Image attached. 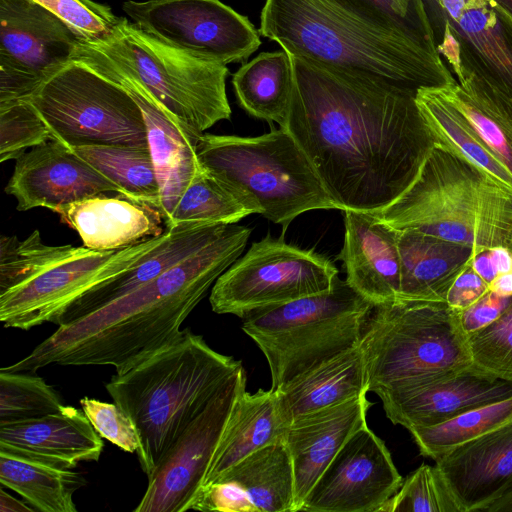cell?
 Returning a JSON list of instances; mask_svg holds the SVG:
<instances>
[{
	"label": "cell",
	"mask_w": 512,
	"mask_h": 512,
	"mask_svg": "<svg viewBox=\"0 0 512 512\" xmlns=\"http://www.w3.org/2000/svg\"><path fill=\"white\" fill-rule=\"evenodd\" d=\"M285 128L338 210L377 212L416 179L436 144L416 93L289 55Z\"/></svg>",
	"instance_id": "obj_1"
},
{
	"label": "cell",
	"mask_w": 512,
	"mask_h": 512,
	"mask_svg": "<svg viewBox=\"0 0 512 512\" xmlns=\"http://www.w3.org/2000/svg\"><path fill=\"white\" fill-rule=\"evenodd\" d=\"M252 230L229 224L199 251L149 283L58 329L1 369L36 373L50 364L110 365L121 374L172 342L208 289L243 253Z\"/></svg>",
	"instance_id": "obj_2"
},
{
	"label": "cell",
	"mask_w": 512,
	"mask_h": 512,
	"mask_svg": "<svg viewBox=\"0 0 512 512\" xmlns=\"http://www.w3.org/2000/svg\"><path fill=\"white\" fill-rule=\"evenodd\" d=\"M259 32L289 55L413 93L457 83L434 37L364 0H266Z\"/></svg>",
	"instance_id": "obj_3"
},
{
	"label": "cell",
	"mask_w": 512,
	"mask_h": 512,
	"mask_svg": "<svg viewBox=\"0 0 512 512\" xmlns=\"http://www.w3.org/2000/svg\"><path fill=\"white\" fill-rule=\"evenodd\" d=\"M244 367L212 349L201 335L181 330L169 344L105 384L133 420L137 456L148 476L185 428Z\"/></svg>",
	"instance_id": "obj_4"
},
{
	"label": "cell",
	"mask_w": 512,
	"mask_h": 512,
	"mask_svg": "<svg viewBox=\"0 0 512 512\" xmlns=\"http://www.w3.org/2000/svg\"><path fill=\"white\" fill-rule=\"evenodd\" d=\"M372 213L396 230L433 235L475 253L512 250V191L437 143L408 189Z\"/></svg>",
	"instance_id": "obj_5"
},
{
	"label": "cell",
	"mask_w": 512,
	"mask_h": 512,
	"mask_svg": "<svg viewBox=\"0 0 512 512\" xmlns=\"http://www.w3.org/2000/svg\"><path fill=\"white\" fill-rule=\"evenodd\" d=\"M159 236L111 251L45 244L38 230L26 239H0V321L29 330L54 323L66 306L100 281L135 263Z\"/></svg>",
	"instance_id": "obj_6"
},
{
	"label": "cell",
	"mask_w": 512,
	"mask_h": 512,
	"mask_svg": "<svg viewBox=\"0 0 512 512\" xmlns=\"http://www.w3.org/2000/svg\"><path fill=\"white\" fill-rule=\"evenodd\" d=\"M200 167L233 187L275 224L300 214L337 209L312 163L285 129L257 137L202 134L195 146Z\"/></svg>",
	"instance_id": "obj_7"
},
{
	"label": "cell",
	"mask_w": 512,
	"mask_h": 512,
	"mask_svg": "<svg viewBox=\"0 0 512 512\" xmlns=\"http://www.w3.org/2000/svg\"><path fill=\"white\" fill-rule=\"evenodd\" d=\"M369 391L427 380L472 364L460 311L447 300L397 298L375 306L359 342Z\"/></svg>",
	"instance_id": "obj_8"
},
{
	"label": "cell",
	"mask_w": 512,
	"mask_h": 512,
	"mask_svg": "<svg viewBox=\"0 0 512 512\" xmlns=\"http://www.w3.org/2000/svg\"><path fill=\"white\" fill-rule=\"evenodd\" d=\"M374 306L346 280L330 290L242 317V330L264 354L271 388L357 346Z\"/></svg>",
	"instance_id": "obj_9"
},
{
	"label": "cell",
	"mask_w": 512,
	"mask_h": 512,
	"mask_svg": "<svg viewBox=\"0 0 512 512\" xmlns=\"http://www.w3.org/2000/svg\"><path fill=\"white\" fill-rule=\"evenodd\" d=\"M87 44L142 84L195 143L217 122L230 119L226 65L175 49L124 17L107 41Z\"/></svg>",
	"instance_id": "obj_10"
},
{
	"label": "cell",
	"mask_w": 512,
	"mask_h": 512,
	"mask_svg": "<svg viewBox=\"0 0 512 512\" xmlns=\"http://www.w3.org/2000/svg\"><path fill=\"white\" fill-rule=\"evenodd\" d=\"M51 139L74 148L87 145L148 147L142 110L119 83L72 59L29 97Z\"/></svg>",
	"instance_id": "obj_11"
},
{
	"label": "cell",
	"mask_w": 512,
	"mask_h": 512,
	"mask_svg": "<svg viewBox=\"0 0 512 512\" xmlns=\"http://www.w3.org/2000/svg\"><path fill=\"white\" fill-rule=\"evenodd\" d=\"M337 275L327 257L267 234L218 277L209 301L215 313L242 318L257 309L326 292Z\"/></svg>",
	"instance_id": "obj_12"
},
{
	"label": "cell",
	"mask_w": 512,
	"mask_h": 512,
	"mask_svg": "<svg viewBox=\"0 0 512 512\" xmlns=\"http://www.w3.org/2000/svg\"><path fill=\"white\" fill-rule=\"evenodd\" d=\"M122 9L144 32L205 61L242 62L261 45L250 20L220 0H128Z\"/></svg>",
	"instance_id": "obj_13"
},
{
	"label": "cell",
	"mask_w": 512,
	"mask_h": 512,
	"mask_svg": "<svg viewBox=\"0 0 512 512\" xmlns=\"http://www.w3.org/2000/svg\"><path fill=\"white\" fill-rule=\"evenodd\" d=\"M80 42L35 0H0V103L29 97L73 59Z\"/></svg>",
	"instance_id": "obj_14"
},
{
	"label": "cell",
	"mask_w": 512,
	"mask_h": 512,
	"mask_svg": "<svg viewBox=\"0 0 512 512\" xmlns=\"http://www.w3.org/2000/svg\"><path fill=\"white\" fill-rule=\"evenodd\" d=\"M245 388L243 369L185 428L147 476V489L134 512L195 510L214 452L234 404Z\"/></svg>",
	"instance_id": "obj_15"
},
{
	"label": "cell",
	"mask_w": 512,
	"mask_h": 512,
	"mask_svg": "<svg viewBox=\"0 0 512 512\" xmlns=\"http://www.w3.org/2000/svg\"><path fill=\"white\" fill-rule=\"evenodd\" d=\"M402 483L384 441L366 425L342 446L300 511L378 512Z\"/></svg>",
	"instance_id": "obj_16"
},
{
	"label": "cell",
	"mask_w": 512,
	"mask_h": 512,
	"mask_svg": "<svg viewBox=\"0 0 512 512\" xmlns=\"http://www.w3.org/2000/svg\"><path fill=\"white\" fill-rule=\"evenodd\" d=\"M73 59L119 83L140 106L159 184V209L167 224L181 195L201 171L196 143L142 84L98 49L81 41Z\"/></svg>",
	"instance_id": "obj_17"
},
{
	"label": "cell",
	"mask_w": 512,
	"mask_h": 512,
	"mask_svg": "<svg viewBox=\"0 0 512 512\" xmlns=\"http://www.w3.org/2000/svg\"><path fill=\"white\" fill-rule=\"evenodd\" d=\"M387 418L407 430L442 423L465 411L512 397V381L469 366L439 377L375 392Z\"/></svg>",
	"instance_id": "obj_18"
},
{
	"label": "cell",
	"mask_w": 512,
	"mask_h": 512,
	"mask_svg": "<svg viewBox=\"0 0 512 512\" xmlns=\"http://www.w3.org/2000/svg\"><path fill=\"white\" fill-rule=\"evenodd\" d=\"M423 2L431 27H446L459 43L461 71L474 72L512 97V16L494 0Z\"/></svg>",
	"instance_id": "obj_19"
},
{
	"label": "cell",
	"mask_w": 512,
	"mask_h": 512,
	"mask_svg": "<svg viewBox=\"0 0 512 512\" xmlns=\"http://www.w3.org/2000/svg\"><path fill=\"white\" fill-rule=\"evenodd\" d=\"M5 192L16 199L19 211L37 207L53 211L119 189L70 147L49 140L16 159Z\"/></svg>",
	"instance_id": "obj_20"
},
{
	"label": "cell",
	"mask_w": 512,
	"mask_h": 512,
	"mask_svg": "<svg viewBox=\"0 0 512 512\" xmlns=\"http://www.w3.org/2000/svg\"><path fill=\"white\" fill-rule=\"evenodd\" d=\"M229 226L224 223L190 222L166 226L156 243L120 273L91 286L57 317L54 324L74 322L137 290L173 265L199 251Z\"/></svg>",
	"instance_id": "obj_21"
},
{
	"label": "cell",
	"mask_w": 512,
	"mask_h": 512,
	"mask_svg": "<svg viewBox=\"0 0 512 512\" xmlns=\"http://www.w3.org/2000/svg\"><path fill=\"white\" fill-rule=\"evenodd\" d=\"M435 463L461 512L485 511L512 487V419Z\"/></svg>",
	"instance_id": "obj_22"
},
{
	"label": "cell",
	"mask_w": 512,
	"mask_h": 512,
	"mask_svg": "<svg viewBox=\"0 0 512 512\" xmlns=\"http://www.w3.org/2000/svg\"><path fill=\"white\" fill-rule=\"evenodd\" d=\"M344 243L337 256L347 283L374 307L400 294L401 262L398 235L372 212L344 210Z\"/></svg>",
	"instance_id": "obj_23"
},
{
	"label": "cell",
	"mask_w": 512,
	"mask_h": 512,
	"mask_svg": "<svg viewBox=\"0 0 512 512\" xmlns=\"http://www.w3.org/2000/svg\"><path fill=\"white\" fill-rule=\"evenodd\" d=\"M366 395L304 415L288 427L285 443L295 478L296 512L347 440L367 425Z\"/></svg>",
	"instance_id": "obj_24"
},
{
	"label": "cell",
	"mask_w": 512,
	"mask_h": 512,
	"mask_svg": "<svg viewBox=\"0 0 512 512\" xmlns=\"http://www.w3.org/2000/svg\"><path fill=\"white\" fill-rule=\"evenodd\" d=\"M83 410L64 405L58 412L0 426V452L74 469L98 461L104 443Z\"/></svg>",
	"instance_id": "obj_25"
},
{
	"label": "cell",
	"mask_w": 512,
	"mask_h": 512,
	"mask_svg": "<svg viewBox=\"0 0 512 512\" xmlns=\"http://www.w3.org/2000/svg\"><path fill=\"white\" fill-rule=\"evenodd\" d=\"M74 229L83 246L103 251L124 249L161 235L166 229L162 212L122 195L103 194L53 210Z\"/></svg>",
	"instance_id": "obj_26"
},
{
	"label": "cell",
	"mask_w": 512,
	"mask_h": 512,
	"mask_svg": "<svg viewBox=\"0 0 512 512\" xmlns=\"http://www.w3.org/2000/svg\"><path fill=\"white\" fill-rule=\"evenodd\" d=\"M289 425L277 390L258 389L251 393L243 389L214 452L203 488L253 452L285 441Z\"/></svg>",
	"instance_id": "obj_27"
},
{
	"label": "cell",
	"mask_w": 512,
	"mask_h": 512,
	"mask_svg": "<svg viewBox=\"0 0 512 512\" xmlns=\"http://www.w3.org/2000/svg\"><path fill=\"white\" fill-rule=\"evenodd\" d=\"M274 390L289 424L304 415L367 395L369 383L363 352L358 344Z\"/></svg>",
	"instance_id": "obj_28"
},
{
	"label": "cell",
	"mask_w": 512,
	"mask_h": 512,
	"mask_svg": "<svg viewBox=\"0 0 512 512\" xmlns=\"http://www.w3.org/2000/svg\"><path fill=\"white\" fill-rule=\"evenodd\" d=\"M401 262L398 298L446 300L457 277L470 266L475 251L413 230H396Z\"/></svg>",
	"instance_id": "obj_29"
},
{
	"label": "cell",
	"mask_w": 512,
	"mask_h": 512,
	"mask_svg": "<svg viewBox=\"0 0 512 512\" xmlns=\"http://www.w3.org/2000/svg\"><path fill=\"white\" fill-rule=\"evenodd\" d=\"M438 90L512 174V97L466 69L454 86Z\"/></svg>",
	"instance_id": "obj_30"
},
{
	"label": "cell",
	"mask_w": 512,
	"mask_h": 512,
	"mask_svg": "<svg viewBox=\"0 0 512 512\" xmlns=\"http://www.w3.org/2000/svg\"><path fill=\"white\" fill-rule=\"evenodd\" d=\"M219 481L236 487L248 512H296L294 470L285 441L248 455L215 482Z\"/></svg>",
	"instance_id": "obj_31"
},
{
	"label": "cell",
	"mask_w": 512,
	"mask_h": 512,
	"mask_svg": "<svg viewBox=\"0 0 512 512\" xmlns=\"http://www.w3.org/2000/svg\"><path fill=\"white\" fill-rule=\"evenodd\" d=\"M239 105L251 116L284 127L291 99L293 71L283 49L262 52L243 64L232 77Z\"/></svg>",
	"instance_id": "obj_32"
},
{
	"label": "cell",
	"mask_w": 512,
	"mask_h": 512,
	"mask_svg": "<svg viewBox=\"0 0 512 512\" xmlns=\"http://www.w3.org/2000/svg\"><path fill=\"white\" fill-rule=\"evenodd\" d=\"M417 105L437 144L466 159L512 191V174L490 152L462 113L438 89H420Z\"/></svg>",
	"instance_id": "obj_33"
},
{
	"label": "cell",
	"mask_w": 512,
	"mask_h": 512,
	"mask_svg": "<svg viewBox=\"0 0 512 512\" xmlns=\"http://www.w3.org/2000/svg\"><path fill=\"white\" fill-rule=\"evenodd\" d=\"M0 482L41 512H76L73 495L86 480L73 469L0 452Z\"/></svg>",
	"instance_id": "obj_34"
},
{
	"label": "cell",
	"mask_w": 512,
	"mask_h": 512,
	"mask_svg": "<svg viewBox=\"0 0 512 512\" xmlns=\"http://www.w3.org/2000/svg\"><path fill=\"white\" fill-rule=\"evenodd\" d=\"M71 149L115 184L118 194L159 209V184L148 147L87 145Z\"/></svg>",
	"instance_id": "obj_35"
},
{
	"label": "cell",
	"mask_w": 512,
	"mask_h": 512,
	"mask_svg": "<svg viewBox=\"0 0 512 512\" xmlns=\"http://www.w3.org/2000/svg\"><path fill=\"white\" fill-rule=\"evenodd\" d=\"M256 208L230 185L202 170L178 200L166 226L190 222L236 224Z\"/></svg>",
	"instance_id": "obj_36"
},
{
	"label": "cell",
	"mask_w": 512,
	"mask_h": 512,
	"mask_svg": "<svg viewBox=\"0 0 512 512\" xmlns=\"http://www.w3.org/2000/svg\"><path fill=\"white\" fill-rule=\"evenodd\" d=\"M512 419V397L465 411L442 423L408 430L421 455L438 459L443 454Z\"/></svg>",
	"instance_id": "obj_37"
},
{
	"label": "cell",
	"mask_w": 512,
	"mask_h": 512,
	"mask_svg": "<svg viewBox=\"0 0 512 512\" xmlns=\"http://www.w3.org/2000/svg\"><path fill=\"white\" fill-rule=\"evenodd\" d=\"M63 406L58 392L35 373L0 370V426L41 418Z\"/></svg>",
	"instance_id": "obj_38"
},
{
	"label": "cell",
	"mask_w": 512,
	"mask_h": 512,
	"mask_svg": "<svg viewBox=\"0 0 512 512\" xmlns=\"http://www.w3.org/2000/svg\"><path fill=\"white\" fill-rule=\"evenodd\" d=\"M378 512H461L436 466L413 471Z\"/></svg>",
	"instance_id": "obj_39"
},
{
	"label": "cell",
	"mask_w": 512,
	"mask_h": 512,
	"mask_svg": "<svg viewBox=\"0 0 512 512\" xmlns=\"http://www.w3.org/2000/svg\"><path fill=\"white\" fill-rule=\"evenodd\" d=\"M49 140L48 126L28 99L0 103L1 163Z\"/></svg>",
	"instance_id": "obj_40"
},
{
	"label": "cell",
	"mask_w": 512,
	"mask_h": 512,
	"mask_svg": "<svg viewBox=\"0 0 512 512\" xmlns=\"http://www.w3.org/2000/svg\"><path fill=\"white\" fill-rule=\"evenodd\" d=\"M472 363L512 381V303L493 323L467 334Z\"/></svg>",
	"instance_id": "obj_41"
},
{
	"label": "cell",
	"mask_w": 512,
	"mask_h": 512,
	"mask_svg": "<svg viewBox=\"0 0 512 512\" xmlns=\"http://www.w3.org/2000/svg\"><path fill=\"white\" fill-rule=\"evenodd\" d=\"M63 21L80 37L81 41L98 44L107 41L122 17L112 9L93 0H35Z\"/></svg>",
	"instance_id": "obj_42"
},
{
	"label": "cell",
	"mask_w": 512,
	"mask_h": 512,
	"mask_svg": "<svg viewBox=\"0 0 512 512\" xmlns=\"http://www.w3.org/2000/svg\"><path fill=\"white\" fill-rule=\"evenodd\" d=\"M80 405L102 438L123 451L129 453L138 451L140 447L138 430L130 416L118 404L83 397L80 399Z\"/></svg>",
	"instance_id": "obj_43"
},
{
	"label": "cell",
	"mask_w": 512,
	"mask_h": 512,
	"mask_svg": "<svg viewBox=\"0 0 512 512\" xmlns=\"http://www.w3.org/2000/svg\"><path fill=\"white\" fill-rule=\"evenodd\" d=\"M394 21L434 37L423 0H364Z\"/></svg>",
	"instance_id": "obj_44"
},
{
	"label": "cell",
	"mask_w": 512,
	"mask_h": 512,
	"mask_svg": "<svg viewBox=\"0 0 512 512\" xmlns=\"http://www.w3.org/2000/svg\"><path fill=\"white\" fill-rule=\"evenodd\" d=\"M512 303V296H502L491 290L468 308L460 311L466 334L473 333L498 319Z\"/></svg>",
	"instance_id": "obj_45"
},
{
	"label": "cell",
	"mask_w": 512,
	"mask_h": 512,
	"mask_svg": "<svg viewBox=\"0 0 512 512\" xmlns=\"http://www.w3.org/2000/svg\"><path fill=\"white\" fill-rule=\"evenodd\" d=\"M489 291V284L470 266L454 281L447 294V302L453 308L462 311Z\"/></svg>",
	"instance_id": "obj_46"
},
{
	"label": "cell",
	"mask_w": 512,
	"mask_h": 512,
	"mask_svg": "<svg viewBox=\"0 0 512 512\" xmlns=\"http://www.w3.org/2000/svg\"><path fill=\"white\" fill-rule=\"evenodd\" d=\"M489 249L476 253L470 262V267L488 284H490L493 279L499 275Z\"/></svg>",
	"instance_id": "obj_47"
},
{
	"label": "cell",
	"mask_w": 512,
	"mask_h": 512,
	"mask_svg": "<svg viewBox=\"0 0 512 512\" xmlns=\"http://www.w3.org/2000/svg\"><path fill=\"white\" fill-rule=\"evenodd\" d=\"M489 251L499 274L512 271V250L506 247H494Z\"/></svg>",
	"instance_id": "obj_48"
},
{
	"label": "cell",
	"mask_w": 512,
	"mask_h": 512,
	"mask_svg": "<svg viewBox=\"0 0 512 512\" xmlns=\"http://www.w3.org/2000/svg\"><path fill=\"white\" fill-rule=\"evenodd\" d=\"M35 509L29 507L19 501L18 499L9 495L3 488L0 490V512H25L34 511Z\"/></svg>",
	"instance_id": "obj_49"
},
{
	"label": "cell",
	"mask_w": 512,
	"mask_h": 512,
	"mask_svg": "<svg viewBox=\"0 0 512 512\" xmlns=\"http://www.w3.org/2000/svg\"><path fill=\"white\" fill-rule=\"evenodd\" d=\"M489 290L502 296H512V271L497 275L489 284Z\"/></svg>",
	"instance_id": "obj_50"
},
{
	"label": "cell",
	"mask_w": 512,
	"mask_h": 512,
	"mask_svg": "<svg viewBox=\"0 0 512 512\" xmlns=\"http://www.w3.org/2000/svg\"><path fill=\"white\" fill-rule=\"evenodd\" d=\"M485 512H512V487L494 501Z\"/></svg>",
	"instance_id": "obj_51"
},
{
	"label": "cell",
	"mask_w": 512,
	"mask_h": 512,
	"mask_svg": "<svg viewBox=\"0 0 512 512\" xmlns=\"http://www.w3.org/2000/svg\"><path fill=\"white\" fill-rule=\"evenodd\" d=\"M502 7L510 16H512V0H494Z\"/></svg>",
	"instance_id": "obj_52"
}]
</instances>
